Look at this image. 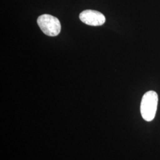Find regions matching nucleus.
Segmentation results:
<instances>
[{
  "label": "nucleus",
  "instance_id": "f257e3e1",
  "mask_svg": "<svg viewBox=\"0 0 160 160\" xmlns=\"http://www.w3.org/2000/svg\"><path fill=\"white\" fill-rule=\"evenodd\" d=\"M158 102V94L154 91H149L144 94L141 103V113L142 118L147 122L154 119Z\"/></svg>",
  "mask_w": 160,
  "mask_h": 160
},
{
  "label": "nucleus",
  "instance_id": "f03ea898",
  "mask_svg": "<svg viewBox=\"0 0 160 160\" xmlns=\"http://www.w3.org/2000/svg\"><path fill=\"white\" fill-rule=\"evenodd\" d=\"M37 22L42 31L49 36H56L61 32V23L57 17L43 14L38 17Z\"/></svg>",
  "mask_w": 160,
  "mask_h": 160
},
{
  "label": "nucleus",
  "instance_id": "7ed1b4c3",
  "mask_svg": "<svg viewBox=\"0 0 160 160\" xmlns=\"http://www.w3.org/2000/svg\"><path fill=\"white\" fill-rule=\"evenodd\" d=\"M80 19L82 22L92 26H102L106 22V18L102 13L92 10H87L81 12Z\"/></svg>",
  "mask_w": 160,
  "mask_h": 160
}]
</instances>
